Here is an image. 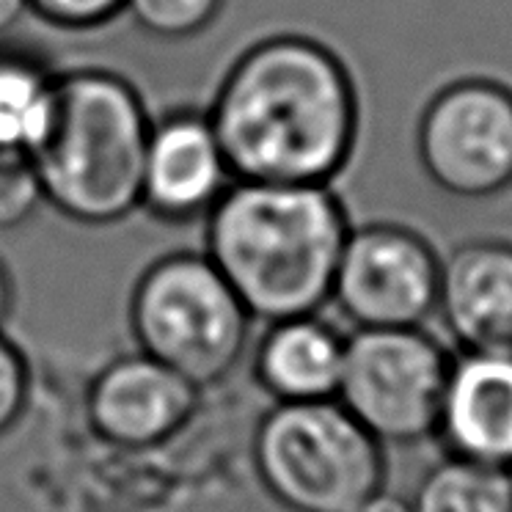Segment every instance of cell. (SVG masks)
<instances>
[{"label":"cell","instance_id":"cell-4","mask_svg":"<svg viewBox=\"0 0 512 512\" xmlns=\"http://www.w3.org/2000/svg\"><path fill=\"white\" fill-rule=\"evenodd\" d=\"M251 312L207 254H168L138 276L130 328L141 353L196 389L229 378L251 336Z\"/></svg>","mask_w":512,"mask_h":512},{"label":"cell","instance_id":"cell-3","mask_svg":"<svg viewBox=\"0 0 512 512\" xmlns=\"http://www.w3.org/2000/svg\"><path fill=\"white\" fill-rule=\"evenodd\" d=\"M152 119L133 83L111 69L56 75L45 135L28 155L45 204L83 226H111L141 207Z\"/></svg>","mask_w":512,"mask_h":512},{"label":"cell","instance_id":"cell-5","mask_svg":"<svg viewBox=\"0 0 512 512\" xmlns=\"http://www.w3.org/2000/svg\"><path fill=\"white\" fill-rule=\"evenodd\" d=\"M254 466L290 512H350L383 485L380 441L336 400L279 402L256 427Z\"/></svg>","mask_w":512,"mask_h":512},{"label":"cell","instance_id":"cell-16","mask_svg":"<svg viewBox=\"0 0 512 512\" xmlns=\"http://www.w3.org/2000/svg\"><path fill=\"white\" fill-rule=\"evenodd\" d=\"M226 0H127L124 12L133 23L155 39L182 42L207 31Z\"/></svg>","mask_w":512,"mask_h":512},{"label":"cell","instance_id":"cell-11","mask_svg":"<svg viewBox=\"0 0 512 512\" xmlns=\"http://www.w3.org/2000/svg\"><path fill=\"white\" fill-rule=\"evenodd\" d=\"M438 433L455 457L512 471V350L449 361Z\"/></svg>","mask_w":512,"mask_h":512},{"label":"cell","instance_id":"cell-9","mask_svg":"<svg viewBox=\"0 0 512 512\" xmlns=\"http://www.w3.org/2000/svg\"><path fill=\"white\" fill-rule=\"evenodd\" d=\"M234 182L210 116L174 111L152 122L146 141L141 207L168 223L207 218Z\"/></svg>","mask_w":512,"mask_h":512},{"label":"cell","instance_id":"cell-2","mask_svg":"<svg viewBox=\"0 0 512 512\" xmlns=\"http://www.w3.org/2000/svg\"><path fill=\"white\" fill-rule=\"evenodd\" d=\"M350 229L331 185L234 179L207 212L204 254L254 320L279 323L331 303Z\"/></svg>","mask_w":512,"mask_h":512},{"label":"cell","instance_id":"cell-20","mask_svg":"<svg viewBox=\"0 0 512 512\" xmlns=\"http://www.w3.org/2000/svg\"><path fill=\"white\" fill-rule=\"evenodd\" d=\"M350 512H413V507L400 496H391V493H372L369 499H364L358 507H353Z\"/></svg>","mask_w":512,"mask_h":512},{"label":"cell","instance_id":"cell-17","mask_svg":"<svg viewBox=\"0 0 512 512\" xmlns=\"http://www.w3.org/2000/svg\"><path fill=\"white\" fill-rule=\"evenodd\" d=\"M42 204L45 193L31 160L0 155V232H14L25 226Z\"/></svg>","mask_w":512,"mask_h":512},{"label":"cell","instance_id":"cell-21","mask_svg":"<svg viewBox=\"0 0 512 512\" xmlns=\"http://www.w3.org/2000/svg\"><path fill=\"white\" fill-rule=\"evenodd\" d=\"M25 14H28V0H0V36L9 34Z\"/></svg>","mask_w":512,"mask_h":512},{"label":"cell","instance_id":"cell-1","mask_svg":"<svg viewBox=\"0 0 512 512\" xmlns=\"http://www.w3.org/2000/svg\"><path fill=\"white\" fill-rule=\"evenodd\" d=\"M207 116L234 179L331 185L356 149L353 75L301 34L268 36L234 58Z\"/></svg>","mask_w":512,"mask_h":512},{"label":"cell","instance_id":"cell-19","mask_svg":"<svg viewBox=\"0 0 512 512\" xmlns=\"http://www.w3.org/2000/svg\"><path fill=\"white\" fill-rule=\"evenodd\" d=\"M31 391V372L23 353L0 334V435L20 422Z\"/></svg>","mask_w":512,"mask_h":512},{"label":"cell","instance_id":"cell-6","mask_svg":"<svg viewBox=\"0 0 512 512\" xmlns=\"http://www.w3.org/2000/svg\"><path fill=\"white\" fill-rule=\"evenodd\" d=\"M449 358L424 328H356L345 339L336 402L380 444L438 433Z\"/></svg>","mask_w":512,"mask_h":512},{"label":"cell","instance_id":"cell-14","mask_svg":"<svg viewBox=\"0 0 512 512\" xmlns=\"http://www.w3.org/2000/svg\"><path fill=\"white\" fill-rule=\"evenodd\" d=\"M56 75L39 58L0 47V155L28 157L45 135Z\"/></svg>","mask_w":512,"mask_h":512},{"label":"cell","instance_id":"cell-12","mask_svg":"<svg viewBox=\"0 0 512 512\" xmlns=\"http://www.w3.org/2000/svg\"><path fill=\"white\" fill-rule=\"evenodd\" d=\"M435 312L463 350H512V243L468 240L441 259Z\"/></svg>","mask_w":512,"mask_h":512},{"label":"cell","instance_id":"cell-15","mask_svg":"<svg viewBox=\"0 0 512 512\" xmlns=\"http://www.w3.org/2000/svg\"><path fill=\"white\" fill-rule=\"evenodd\" d=\"M413 512H512V471L452 457L416 490Z\"/></svg>","mask_w":512,"mask_h":512},{"label":"cell","instance_id":"cell-22","mask_svg":"<svg viewBox=\"0 0 512 512\" xmlns=\"http://www.w3.org/2000/svg\"><path fill=\"white\" fill-rule=\"evenodd\" d=\"M12 301H14L12 276H9V270L3 268V262H0V325L6 323V317H9V312H12Z\"/></svg>","mask_w":512,"mask_h":512},{"label":"cell","instance_id":"cell-8","mask_svg":"<svg viewBox=\"0 0 512 512\" xmlns=\"http://www.w3.org/2000/svg\"><path fill=\"white\" fill-rule=\"evenodd\" d=\"M441 256L400 223L350 229L331 303L356 328H422L438 309Z\"/></svg>","mask_w":512,"mask_h":512},{"label":"cell","instance_id":"cell-10","mask_svg":"<svg viewBox=\"0 0 512 512\" xmlns=\"http://www.w3.org/2000/svg\"><path fill=\"white\" fill-rule=\"evenodd\" d=\"M199 389L146 353L111 361L86 397L91 427L122 449L155 446L185 427L196 411Z\"/></svg>","mask_w":512,"mask_h":512},{"label":"cell","instance_id":"cell-7","mask_svg":"<svg viewBox=\"0 0 512 512\" xmlns=\"http://www.w3.org/2000/svg\"><path fill=\"white\" fill-rule=\"evenodd\" d=\"M416 155L435 188L490 199L512 188V89L463 78L435 91L416 127Z\"/></svg>","mask_w":512,"mask_h":512},{"label":"cell","instance_id":"cell-18","mask_svg":"<svg viewBox=\"0 0 512 512\" xmlns=\"http://www.w3.org/2000/svg\"><path fill=\"white\" fill-rule=\"evenodd\" d=\"M127 0H28V12L64 31H91L113 23Z\"/></svg>","mask_w":512,"mask_h":512},{"label":"cell","instance_id":"cell-13","mask_svg":"<svg viewBox=\"0 0 512 512\" xmlns=\"http://www.w3.org/2000/svg\"><path fill=\"white\" fill-rule=\"evenodd\" d=\"M345 339L314 314L268 323L254 353L256 383L276 402L336 400Z\"/></svg>","mask_w":512,"mask_h":512}]
</instances>
